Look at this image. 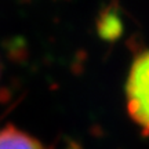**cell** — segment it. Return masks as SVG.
Segmentation results:
<instances>
[{"mask_svg": "<svg viewBox=\"0 0 149 149\" xmlns=\"http://www.w3.org/2000/svg\"><path fill=\"white\" fill-rule=\"evenodd\" d=\"M126 104L131 120L142 133L149 134V50L139 54L130 66Z\"/></svg>", "mask_w": 149, "mask_h": 149, "instance_id": "6da1fadb", "label": "cell"}, {"mask_svg": "<svg viewBox=\"0 0 149 149\" xmlns=\"http://www.w3.org/2000/svg\"><path fill=\"white\" fill-rule=\"evenodd\" d=\"M0 149H46L35 137L14 126L0 128Z\"/></svg>", "mask_w": 149, "mask_h": 149, "instance_id": "7a4b0ae2", "label": "cell"}]
</instances>
